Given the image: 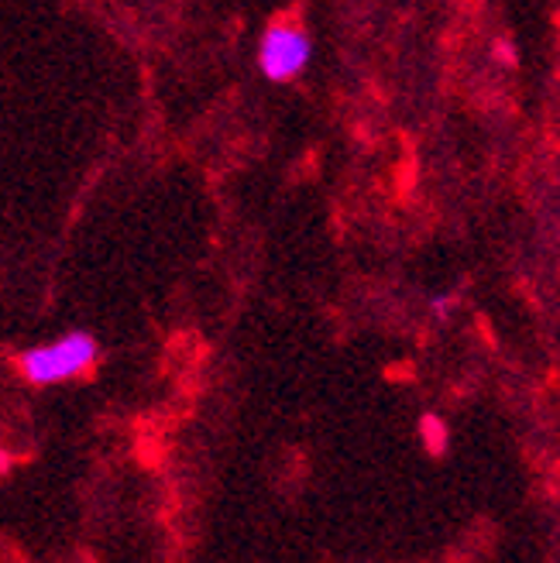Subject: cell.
<instances>
[{"mask_svg":"<svg viewBox=\"0 0 560 563\" xmlns=\"http://www.w3.org/2000/svg\"><path fill=\"white\" fill-rule=\"evenodd\" d=\"M314 42L299 24H272L259 45V66L272 82H289L310 66Z\"/></svg>","mask_w":560,"mask_h":563,"instance_id":"obj_2","label":"cell"},{"mask_svg":"<svg viewBox=\"0 0 560 563\" xmlns=\"http://www.w3.org/2000/svg\"><path fill=\"white\" fill-rule=\"evenodd\" d=\"M97 354H100V347L94 336L87 330H73V333L59 336V341H48V344L24 351L18 357V368H21L24 382H32V385H59V382L87 375L97 364Z\"/></svg>","mask_w":560,"mask_h":563,"instance_id":"obj_1","label":"cell"},{"mask_svg":"<svg viewBox=\"0 0 560 563\" xmlns=\"http://www.w3.org/2000/svg\"><path fill=\"white\" fill-rule=\"evenodd\" d=\"M419 443H424L433 457H440L447 443H451V433H447V422L437 416V412H427L424 419H419Z\"/></svg>","mask_w":560,"mask_h":563,"instance_id":"obj_3","label":"cell"},{"mask_svg":"<svg viewBox=\"0 0 560 563\" xmlns=\"http://www.w3.org/2000/svg\"><path fill=\"white\" fill-rule=\"evenodd\" d=\"M495 59H502V63H516V48H513L509 42L495 45Z\"/></svg>","mask_w":560,"mask_h":563,"instance_id":"obj_4","label":"cell"},{"mask_svg":"<svg viewBox=\"0 0 560 563\" xmlns=\"http://www.w3.org/2000/svg\"><path fill=\"white\" fill-rule=\"evenodd\" d=\"M11 467V454H8V450H0V474H4Z\"/></svg>","mask_w":560,"mask_h":563,"instance_id":"obj_5","label":"cell"}]
</instances>
